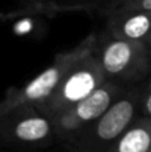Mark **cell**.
I'll use <instances>...</instances> for the list:
<instances>
[{
    "label": "cell",
    "mask_w": 151,
    "mask_h": 152,
    "mask_svg": "<svg viewBox=\"0 0 151 152\" xmlns=\"http://www.w3.org/2000/svg\"><path fill=\"white\" fill-rule=\"evenodd\" d=\"M108 80L95 50L79 61L62 78L56 90L39 109L49 118H56L71 106L86 99Z\"/></svg>",
    "instance_id": "cell-4"
},
{
    "label": "cell",
    "mask_w": 151,
    "mask_h": 152,
    "mask_svg": "<svg viewBox=\"0 0 151 152\" xmlns=\"http://www.w3.org/2000/svg\"><path fill=\"white\" fill-rule=\"evenodd\" d=\"M104 30L117 39L148 48L151 42V12L108 13Z\"/></svg>",
    "instance_id": "cell-7"
},
{
    "label": "cell",
    "mask_w": 151,
    "mask_h": 152,
    "mask_svg": "<svg viewBox=\"0 0 151 152\" xmlns=\"http://www.w3.org/2000/svg\"><path fill=\"white\" fill-rule=\"evenodd\" d=\"M126 12H151V0H114L108 13Z\"/></svg>",
    "instance_id": "cell-10"
},
{
    "label": "cell",
    "mask_w": 151,
    "mask_h": 152,
    "mask_svg": "<svg viewBox=\"0 0 151 152\" xmlns=\"http://www.w3.org/2000/svg\"><path fill=\"white\" fill-rule=\"evenodd\" d=\"M148 52H150V58H151V42H150V46H148Z\"/></svg>",
    "instance_id": "cell-14"
},
{
    "label": "cell",
    "mask_w": 151,
    "mask_h": 152,
    "mask_svg": "<svg viewBox=\"0 0 151 152\" xmlns=\"http://www.w3.org/2000/svg\"><path fill=\"white\" fill-rule=\"evenodd\" d=\"M98 36L88 34L77 46L55 55L52 64L21 87H10L0 101V118L27 108H40L56 90L67 72L85 56L95 50Z\"/></svg>",
    "instance_id": "cell-1"
},
{
    "label": "cell",
    "mask_w": 151,
    "mask_h": 152,
    "mask_svg": "<svg viewBox=\"0 0 151 152\" xmlns=\"http://www.w3.org/2000/svg\"><path fill=\"white\" fill-rule=\"evenodd\" d=\"M95 55L108 80L138 81L151 69L147 46L117 39L105 30L98 36Z\"/></svg>",
    "instance_id": "cell-3"
},
{
    "label": "cell",
    "mask_w": 151,
    "mask_h": 152,
    "mask_svg": "<svg viewBox=\"0 0 151 152\" xmlns=\"http://www.w3.org/2000/svg\"><path fill=\"white\" fill-rule=\"evenodd\" d=\"M144 89L124 90L113 105L88 127L71 145L74 152H107L114 142L135 123Z\"/></svg>",
    "instance_id": "cell-2"
},
{
    "label": "cell",
    "mask_w": 151,
    "mask_h": 152,
    "mask_svg": "<svg viewBox=\"0 0 151 152\" xmlns=\"http://www.w3.org/2000/svg\"><path fill=\"white\" fill-rule=\"evenodd\" d=\"M123 86L117 80H107L99 89H96L86 99L80 101L53 118L55 133L59 139L70 142V145L88 129L91 127L101 115L113 105L122 93Z\"/></svg>",
    "instance_id": "cell-6"
},
{
    "label": "cell",
    "mask_w": 151,
    "mask_h": 152,
    "mask_svg": "<svg viewBox=\"0 0 151 152\" xmlns=\"http://www.w3.org/2000/svg\"><path fill=\"white\" fill-rule=\"evenodd\" d=\"M0 152H21V151H13V149H7V148L0 146Z\"/></svg>",
    "instance_id": "cell-13"
},
{
    "label": "cell",
    "mask_w": 151,
    "mask_h": 152,
    "mask_svg": "<svg viewBox=\"0 0 151 152\" xmlns=\"http://www.w3.org/2000/svg\"><path fill=\"white\" fill-rule=\"evenodd\" d=\"M107 152H151V118L138 117Z\"/></svg>",
    "instance_id": "cell-8"
},
{
    "label": "cell",
    "mask_w": 151,
    "mask_h": 152,
    "mask_svg": "<svg viewBox=\"0 0 151 152\" xmlns=\"http://www.w3.org/2000/svg\"><path fill=\"white\" fill-rule=\"evenodd\" d=\"M56 136L53 120L37 108H27L0 118V146L21 152L36 151Z\"/></svg>",
    "instance_id": "cell-5"
},
{
    "label": "cell",
    "mask_w": 151,
    "mask_h": 152,
    "mask_svg": "<svg viewBox=\"0 0 151 152\" xmlns=\"http://www.w3.org/2000/svg\"><path fill=\"white\" fill-rule=\"evenodd\" d=\"M77 10L76 7H61V6H45V4H33V6H22L19 9L13 10H4L0 12V24H4L12 19L24 18V16H31V15H58L62 12H74Z\"/></svg>",
    "instance_id": "cell-9"
},
{
    "label": "cell",
    "mask_w": 151,
    "mask_h": 152,
    "mask_svg": "<svg viewBox=\"0 0 151 152\" xmlns=\"http://www.w3.org/2000/svg\"><path fill=\"white\" fill-rule=\"evenodd\" d=\"M139 111H141L142 117H145V118H151V80H150V83L147 84V87L144 89Z\"/></svg>",
    "instance_id": "cell-12"
},
{
    "label": "cell",
    "mask_w": 151,
    "mask_h": 152,
    "mask_svg": "<svg viewBox=\"0 0 151 152\" xmlns=\"http://www.w3.org/2000/svg\"><path fill=\"white\" fill-rule=\"evenodd\" d=\"M95 0H27L25 6L45 4V6H61V7H76L77 10H86L89 4Z\"/></svg>",
    "instance_id": "cell-11"
}]
</instances>
